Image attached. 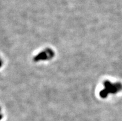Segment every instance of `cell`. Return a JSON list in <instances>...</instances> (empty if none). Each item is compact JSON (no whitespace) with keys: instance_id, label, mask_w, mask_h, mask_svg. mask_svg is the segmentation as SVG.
<instances>
[{"instance_id":"obj_1","label":"cell","mask_w":122,"mask_h":121,"mask_svg":"<svg viewBox=\"0 0 122 121\" xmlns=\"http://www.w3.org/2000/svg\"><path fill=\"white\" fill-rule=\"evenodd\" d=\"M104 89L100 92V96L102 98H106L110 93H116L120 90L122 87L119 83H112L109 81H105L104 83Z\"/></svg>"},{"instance_id":"obj_2","label":"cell","mask_w":122,"mask_h":121,"mask_svg":"<svg viewBox=\"0 0 122 121\" xmlns=\"http://www.w3.org/2000/svg\"><path fill=\"white\" fill-rule=\"evenodd\" d=\"M54 56V53L50 49H47L40 53L38 55L36 56L34 58L36 61H45L52 58Z\"/></svg>"}]
</instances>
